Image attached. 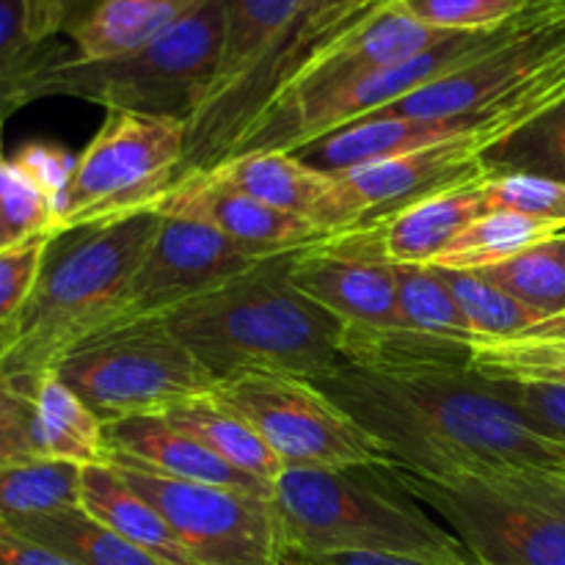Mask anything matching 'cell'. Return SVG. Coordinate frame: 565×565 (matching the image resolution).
<instances>
[{
    "mask_svg": "<svg viewBox=\"0 0 565 565\" xmlns=\"http://www.w3.org/2000/svg\"><path fill=\"white\" fill-rule=\"evenodd\" d=\"M53 370L105 425L163 417L215 390L213 375L163 323L94 337Z\"/></svg>",
    "mask_w": 565,
    "mask_h": 565,
    "instance_id": "ba28073f",
    "label": "cell"
},
{
    "mask_svg": "<svg viewBox=\"0 0 565 565\" xmlns=\"http://www.w3.org/2000/svg\"><path fill=\"white\" fill-rule=\"evenodd\" d=\"M557 246H561V254H563V259H565V232L561 237H557Z\"/></svg>",
    "mask_w": 565,
    "mask_h": 565,
    "instance_id": "bcb514c9",
    "label": "cell"
},
{
    "mask_svg": "<svg viewBox=\"0 0 565 565\" xmlns=\"http://www.w3.org/2000/svg\"><path fill=\"white\" fill-rule=\"evenodd\" d=\"M519 340H565V312L557 318L544 320L535 329H530L527 334L519 337Z\"/></svg>",
    "mask_w": 565,
    "mask_h": 565,
    "instance_id": "7bdbcfd3",
    "label": "cell"
},
{
    "mask_svg": "<svg viewBox=\"0 0 565 565\" xmlns=\"http://www.w3.org/2000/svg\"><path fill=\"white\" fill-rule=\"evenodd\" d=\"M315 565H475L472 561L439 563L419 561V557H397V555H331V557H307Z\"/></svg>",
    "mask_w": 565,
    "mask_h": 565,
    "instance_id": "b9f144b4",
    "label": "cell"
},
{
    "mask_svg": "<svg viewBox=\"0 0 565 565\" xmlns=\"http://www.w3.org/2000/svg\"><path fill=\"white\" fill-rule=\"evenodd\" d=\"M486 279L516 298L524 307L535 309L544 320L565 312V259L555 241L527 248L513 259L480 270Z\"/></svg>",
    "mask_w": 565,
    "mask_h": 565,
    "instance_id": "4dcf8cb0",
    "label": "cell"
},
{
    "mask_svg": "<svg viewBox=\"0 0 565 565\" xmlns=\"http://www.w3.org/2000/svg\"><path fill=\"white\" fill-rule=\"evenodd\" d=\"M483 210H508L544 224L565 226V182L539 174H500L489 171L480 182Z\"/></svg>",
    "mask_w": 565,
    "mask_h": 565,
    "instance_id": "e575fe53",
    "label": "cell"
},
{
    "mask_svg": "<svg viewBox=\"0 0 565 565\" xmlns=\"http://www.w3.org/2000/svg\"><path fill=\"white\" fill-rule=\"evenodd\" d=\"M55 237V210L36 182L14 163L0 160V252L33 237Z\"/></svg>",
    "mask_w": 565,
    "mask_h": 565,
    "instance_id": "836d02e7",
    "label": "cell"
},
{
    "mask_svg": "<svg viewBox=\"0 0 565 565\" xmlns=\"http://www.w3.org/2000/svg\"><path fill=\"white\" fill-rule=\"evenodd\" d=\"M17 166L31 177L39 185V191L50 199L55 210V224H58V215L64 210L66 193H70L72 177L77 169V154H72L70 149L61 147L55 141H31L14 154Z\"/></svg>",
    "mask_w": 565,
    "mask_h": 565,
    "instance_id": "f35d334b",
    "label": "cell"
},
{
    "mask_svg": "<svg viewBox=\"0 0 565 565\" xmlns=\"http://www.w3.org/2000/svg\"><path fill=\"white\" fill-rule=\"evenodd\" d=\"M105 445H108V461L136 463L163 478L218 486V489L274 500V483H265L230 467L224 458L215 456L202 441L193 439L166 417H130L108 423Z\"/></svg>",
    "mask_w": 565,
    "mask_h": 565,
    "instance_id": "d6986e66",
    "label": "cell"
},
{
    "mask_svg": "<svg viewBox=\"0 0 565 565\" xmlns=\"http://www.w3.org/2000/svg\"><path fill=\"white\" fill-rule=\"evenodd\" d=\"M83 467L61 461H31L0 467V522L81 508Z\"/></svg>",
    "mask_w": 565,
    "mask_h": 565,
    "instance_id": "f1b7e54d",
    "label": "cell"
},
{
    "mask_svg": "<svg viewBox=\"0 0 565 565\" xmlns=\"http://www.w3.org/2000/svg\"><path fill=\"white\" fill-rule=\"evenodd\" d=\"M279 254L287 252L243 246L196 221L160 215L158 232L127 281L119 315L105 334L158 323L166 315L221 290Z\"/></svg>",
    "mask_w": 565,
    "mask_h": 565,
    "instance_id": "4fadbf2b",
    "label": "cell"
},
{
    "mask_svg": "<svg viewBox=\"0 0 565 565\" xmlns=\"http://www.w3.org/2000/svg\"><path fill=\"white\" fill-rule=\"evenodd\" d=\"M386 472L441 516L475 565H565V478L505 472L430 480Z\"/></svg>",
    "mask_w": 565,
    "mask_h": 565,
    "instance_id": "8992f818",
    "label": "cell"
},
{
    "mask_svg": "<svg viewBox=\"0 0 565 565\" xmlns=\"http://www.w3.org/2000/svg\"><path fill=\"white\" fill-rule=\"evenodd\" d=\"M563 3H565V0H563Z\"/></svg>",
    "mask_w": 565,
    "mask_h": 565,
    "instance_id": "c3c4849f",
    "label": "cell"
},
{
    "mask_svg": "<svg viewBox=\"0 0 565 565\" xmlns=\"http://www.w3.org/2000/svg\"><path fill=\"white\" fill-rule=\"evenodd\" d=\"M290 279L342 326V337L381 334L401 326L392 265L370 257L340 235L301 248L292 257Z\"/></svg>",
    "mask_w": 565,
    "mask_h": 565,
    "instance_id": "9a60e30c",
    "label": "cell"
},
{
    "mask_svg": "<svg viewBox=\"0 0 565 565\" xmlns=\"http://www.w3.org/2000/svg\"><path fill=\"white\" fill-rule=\"evenodd\" d=\"M224 53V14L207 0L196 14L132 53L108 61L64 55L33 86L39 97H81L105 110L188 121L207 97Z\"/></svg>",
    "mask_w": 565,
    "mask_h": 565,
    "instance_id": "5b68a950",
    "label": "cell"
},
{
    "mask_svg": "<svg viewBox=\"0 0 565 565\" xmlns=\"http://www.w3.org/2000/svg\"><path fill=\"white\" fill-rule=\"evenodd\" d=\"M53 235L33 237L0 252V334H9L42 274Z\"/></svg>",
    "mask_w": 565,
    "mask_h": 565,
    "instance_id": "8d00e7d4",
    "label": "cell"
},
{
    "mask_svg": "<svg viewBox=\"0 0 565 565\" xmlns=\"http://www.w3.org/2000/svg\"><path fill=\"white\" fill-rule=\"evenodd\" d=\"M0 565H75L58 552L36 544L28 535L17 533L6 522H0Z\"/></svg>",
    "mask_w": 565,
    "mask_h": 565,
    "instance_id": "60d3db41",
    "label": "cell"
},
{
    "mask_svg": "<svg viewBox=\"0 0 565 565\" xmlns=\"http://www.w3.org/2000/svg\"><path fill=\"white\" fill-rule=\"evenodd\" d=\"M36 458L31 445V381L0 367V467Z\"/></svg>",
    "mask_w": 565,
    "mask_h": 565,
    "instance_id": "74e56055",
    "label": "cell"
},
{
    "mask_svg": "<svg viewBox=\"0 0 565 565\" xmlns=\"http://www.w3.org/2000/svg\"><path fill=\"white\" fill-rule=\"evenodd\" d=\"M207 0H70L64 33L81 61H108L154 42Z\"/></svg>",
    "mask_w": 565,
    "mask_h": 565,
    "instance_id": "44dd1931",
    "label": "cell"
},
{
    "mask_svg": "<svg viewBox=\"0 0 565 565\" xmlns=\"http://www.w3.org/2000/svg\"><path fill=\"white\" fill-rule=\"evenodd\" d=\"M494 386L535 430L565 445V386L524 381H494Z\"/></svg>",
    "mask_w": 565,
    "mask_h": 565,
    "instance_id": "ab89813d",
    "label": "cell"
},
{
    "mask_svg": "<svg viewBox=\"0 0 565 565\" xmlns=\"http://www.w3.org/2000/svg\"><path fill=\"white\" fill-rule=\"evenodd\" d=\"M298 252L270 257L158 323L202 362L215 384L241 373L320 379L342 364V326L292 285Z\"/></svg>",
    "mask_w": 565,
    "mask_h": 565,
    "instance_id": "7a4b0ae2",
    "label": "cell"
},
{
    "mask_svg": "<svg viewBox=\"0 0 565 565\" xmlns=\"http://www.w3.org/2000/svg\"><path fill=\"white\" fill-rule=\"evenodd\" d=\"M0 127H3V119H0ZM3 132V130H0ZM0 160H3V147H0Z\"/></svg>",
    "mask_w": 565,
    "mask_h": 565,
    "instance_id": "7dc6e473",
    "label": "cell"
},
{
    "mask_svg": "<svg viewBox=\"0 0 565 565\" xmlns=\"http://www.w3.org/2000/svg\"><path fill=\"white\" fill-rule=\"evenodd\" d=\"M70 0H0V119L33 103V86L44 70L72 50L64 33Z\"/></svg>",
    "mask_w": 565,
    "mask_h": 565,
    "instance_id": "7402d4cb",
    "label": "cell"
},
{
    "mask_svg": "<svg viewBox=\"0 0 565 565\" xmlns=\"http://www.w3.org/2000/svg\"><path fill=\"white\" fill-rule=\"evenodd\" d=\"M81 508L163 565H199L163 513L143 500L110 463L83 467Z\"/></svg>",
    "mask_w": 565,
    "mask_h": 565,
    "instance_id": "603a6c76",
    "label": "cell"
},
{
    "mask_svg": "<svg viewBox=\"0 0 565 565\" xmlns=\"http://www.w3.org/2000/svg\"><path fill=\"white\" fill-rule=\"evenodd\" d=\"M174 527L199 565H279L285 535L274 500L185 483L125 461H108Z\"/></svg>",
    "mask_w": 565,
    "mask_h": 565,
    "instance_id": "7c38bea8",
    "label": "cell"
},
{
    "mask_svg": "<svg viewBox=\"0 0 565 565\" xmlns=\"http://www.w3.org/2000/svg\"><path fill=\"white\" fill-rule=\"evenodd\" d=\"M469 367L491 381L565 386V340L478 342Z\"/></svg>",
    "mask_w": 565,
    "mask_h": 565,
    "instance_id": "1f68e13d",
    "label": "cell"
},
{
    "mask_svg": "<svg viewBox=\"0 0 565 565\" xmlns=\"http://www.w3.org/2000/svg\"><path fill=\"white\" fill-rule=\"evenodd\" d=\"M535 6V3H533ZM530 6V9H533ZM527 9V11H530ZM524 11V14H527ZM519 14L516 20L505 22L491 31H475V33H452L436 47L425 50L417 58H408L403 64L390 66V70L370 72V75L356 77V81L340 83V86L320 88V92L303 94V97L285 99L276 103L254 121L246 130V136L237 141L230 158L235 154H252V152H301L318 138L329 136V132L342 130V127L362 121L367 116L381 114V110L392 108L408 94L419 92L428 83L447 77L450 72L461 70V66L472 64L475 58L494 50L497 44L505 42L516 25L522 22Z\"/></svg>",
    "mask_w": 565,
    "mask_h": 565,
    "instance_id": "9c48e42d",
    "label": "cell"
},
{
    "mask_svg": "<svg viewBox=\"0 0 565 565\" xmlns=\"http://www.w3.org/2000/svg\"><path fill=\"white\" fill-rule=\"evenodd\" d=\"M397 281V307L403 329L425 340L450 342V345H478L456 296L445 279V270L434 265H392Z\"/></svg>",
    "mask_w": 565,
    "mask_h": 565,
    "instance_id": "83f0119b",
    "label": "cell"
},
{
    "mask_svg": "<svg viewBox=\"0 0 565 565\" xmlns=\"http://www.w3.org/2000/svg\"><path fill=\"white\" fill-rule=\"evenodd\" d=\"M158 226L160 215L147 210L55 235L36 287L9 329L3 373L33 381L105 334Z\"/></svg>",
    "mask_w": 565,
    "mask_h": 565,
    "instance_id": "3957f363",
    "label": "cell"
},
{
    "mask_svg": "<svg viewBox=\"0 0 565 565\" xmlns=\"http://www.w3.org/2000/svg\"><path fill=\"white\" fill-rule=\"evenodd\" d=\"M274 508L292 555L469 561L461 541L428 516L386 467L285 469L274 483Z\"/></svg>",
    "mask_w": 565,
    "mask_h": 565,
    "instance_id": "277c9868",
    "label": "cell"
},
{
    "mask_svg": "<svg viewBox=\"0 0 565 565\" xmlns=\"http://www.w3.org/2000/svg\"><path fill=\"white\" fill-rule=\"evenodd\" d=\"M390 452V467L430 480L544 472L565 478V445L535 430L494 381L461 370L337 364L315 379Z\"/></svg>",
    "mask_w": 565,
    "mask_h": 565,
    "instance_id": "6da1fadb",
    "label": "cell"
},
{
    "mask_svg": "<svg viewBox=\"0 0 565 565\" xmlns=\"http://www.w3.org/2000/svg\"><path fill=\"white\" fill-rule=\"evenodd\" d=\"M279 565H298V563H296V557L290 555V552H285V557H281Z\"/></svg>",
    "mask_w": 565,
    "mask_h": 565,
    "instance_id": "ee69618b",
    "label": "cell"
},
{
    "mask_svg": "<svg viewBox=\"0 0 565 565\" xmlns=\"http://www.w3.org/2000/svg\"><path fill=\"white\" fill-rule=\"evenodd\" d=\"M450 36L452 33L434 31V28L417 22L395 0H375L345 31L320 44L298 66L296 75L281 86L270 105L303 97V94L320 92V88L340 86V83L356 81L370 72L390 70L403 61L417 58L425 50L436 47Z\"/></svg>",
    "mask_w": 565,
    "mask_h": 565,
    "instance_id": "2e32d148",
    "label": "cell"
},
{
    "mask_svg": "<svg viewBox=\"0 0 565 565\" xmlns=\"http://www.w3.org/2000/svg\"><path fill=\"white\" fill-rule=\"evenodd\" d=\"M491 149H497V143L483 136L452 138V141L401 154V158L334 174L337 193L331 230L334 235L359 230L419 199L478 180L489 171L486 154Z\"/></svg>",
    "mask_w": 565,
    "mask_h": 565,
    "instance_id": "5bb4252c",
    "label": "cell"
},
{
    "mask_svg": "<svg viewBox=\"0 0 565 565\" xmlns=\"http://www.w3.org/2000/svg\"><path fill=\"white\" fill-rule=\"evenodd\" d=\"M241 414L285 469L390 467V452L348 417L315 381L287 373H241L210 392Z\"/></svg>",
    "mask_w": 565,
    "mask_h": 565,
    "instance_id": "8fae6325",
    "label": "cell"
},
{
    "mask_svg": "<svg viewBox=\"0 0 565 565\" xmlns=\"http://www.w3.org/2000/svg\"><path fill=\"white\" fill-rule=\"evenodd\" d=\"M224 53L207 97L188 119V149L180 177L218 166L248 127L274 103L281 55L301 0H218Z\"/></svg>",
    "mask_w": 565,
    "mask_h": 565,
    "instance_id": "52a82bcc",
    "label": "cell"
},
{
    "mask_svg": "<svg viewBox=\"0 0 565 565\" xmlns=\"http://www.w3.org/2000/svg\"><path fill=\"white\" fill-rule=\"evenodd\" d=\"M163 417L174 423L177 428L185 430V434H191L193 439L202 441L207 450L224 458L230 467L241 469L243 475H252V478L265 480V483H276V478L285 472V467L270 452L263 436L241 414L226 408L215 397H199V401L185 403V406H177L174 412L163 414Z\"/></svg>",
    "mask_w": 565,
    "mask_h": 565,
    "instance_id": "484cf974",
    "label": "cell"
},
{
    "mask_svg": "<svg viewBox=\"0 0 565 565\" xmlns=\"http://www.w3.org/2000/svg\"><path fill=\"white\" fill-rule=\"evenodd\" d=\"M445 279L478 342L519 340L530 329L544 323L535 309L519 303L480 270H445Z\"/></svg>",
    "mask_w": 565,
    "mask_h": 565,
    "instance_id": "f546056e",
    "label": "cell"
},
{
    "mask_svg": "<svg viewBox=\"0 0 565 565\" xmlns=\"http://www.w3.org/2000/svg\"><path fill=\"white\" fill-rule=\"evenodd\" d=\"M215 182L232 191L252 196L268 207L281 210L296 218L312 221L320 230L334 235V193L337 177L312 169L290 152H252L221 160L204 169Z\"/></svg>",
    "mask_w": 565,
    "mask_h": 565,
    "instance_id": "ffe728a7",
    "label": "cell"
},
{
    "mask_svg": "<svg viewBox=\"0 0 565 565\" xmlns=\"http://www.w3.org/2000/svg\"><path fill=\"white\" fill-rule=\"evenodd\" d=\"M17 533L28 535L36 544L58 552L75 565H163L132 546L103 522L88 516L83 508H66L55 513H39V516L14 519L6 522Z\"/></svg>",
    "mask_w": 565,
    "mask_h": 565,
    "instance_id": "d4e9b609",
    "label": "cell"
},
{
    "mask_svg": "<svg viewBox=\"0 0 565 565\" xmlns=\"http://www.w3.org/2000/svg\"><path fill=\"white\" fill-rule=\"evenodd\" d=\"M290 555H292V552H290ZM292 557H296L298 565H315L312 561H307V557H301V555H292Z\"/></svg>",
    "mask_w": 565,
    "mask_h": 565,
    "instance_id": "f6af8a7d",
    "label": "cell"
},
{
    "mask_svg": "<svg viewBox=\"0 0 565 565\" xmlns=\"http://www.w3.org/2000/svg\"><path fill=\"white\" fill-rule=\"evenodd\" d=\"M406 14L434 31H491L516 20L539 0H395Z\"/></svg>",
    "mask_w": 565,
    "mask_h": 565,
    "instance_id": "d590c367",
    "label": "cell"
},
{
    "mask_svg": "<svg viewBox=\"0 0 565 565\" xmlns=\"http://www.w3.org/2000/svg\"><path fill=\"white\" fill-rule=\"evenodd\" d=\"M152 210L166 218L196 221L230 241L254 248H270V252H298V248L315 246L331 237L312 221L287 215L221 185L207 171L180 177Z\"/></svg>",
    "mask_w": 565,
    "mask_h": 565,
    "instance_id": "e0dca14e",
    "label": "cell"
},
{
    "mask_svg": "<svg viewBox=\"0 0 565 565\" xmlns=\"http://www.w3.org/2000/svg\"><path fill=\"white\" fill-rule=\"evenodd\" d=\"M563 232L565 226L544 224L508 210H489L478 215L430 265L441 270H486L527 248L555 241Z\"/></svg>",
    "mask_w": 565,
    "mask_h": 565,
    "instance_id": "4316f807",
    "label": "cell"
},
{
    "mask_svg": "<svg viewBox=\"0 0 565 565\" xmlns=\"http://www.w3.org/2000/svg\"><path fill=\"white\" fill-rule=\"evenodd\" d=\"M188 149V121L108 110L77 154L55 235L147 213L177 182Z\"/></svg>",
    "mask_w": 565,
    "mask_h": 565,
    "instance_id": "30bf717a",
    "label": "cell"
},
{
    "mask_svg": "<svg viewBox=\"0 0 565 565\" xmlns=\"http://www.w3.org/2000/svg\"><path fill=\"white\" fill-rule=\"evenodd\" d=\"M486 166L500 174H539L565 182V99L486 154Z\"/></svg>",
    "mask_w": 565,
    "mask_h": 565,
    "instance_id": "d6a6232c",
    "label": "cell"
},
{
    "mask_svg": "<svg viewBox=\"0 0 565 565\" xmlns=\"http://www.w3.org/2000/svg\"><path fill=\"white\" fill-rule=\"evenodd\" d=\"M486 174L337 235L386 265H430L478 215L486 213L480 193Z\"/></svg>",
    "mask_w": 565,
    "mask_h": 565,
    "instance_id": "ac0fdd59",
    "label": "cell"
},
{
    "mask_svg": "<svg viewBox=\"0 0 565 565\" xmlns=\"http://www.w3.org/2000/svg\"><path fill=\"white\" fill-rule=\"evenodd\" d=\"M31 445L42 461L75 467L108 461L105 423L55 370L31 381Z\"/></svg>",
    "mask_w": 565,
    "mask_h": 565,
    "instance_id": "cb8c5ba5",
    "label": "cell"
}]
</instances>
